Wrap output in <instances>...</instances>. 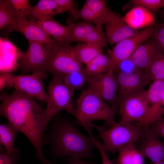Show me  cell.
<instances>
[{"label":"cell","instance_id":"6da1fadb","mask_svg":"<svg viewBox=\"0 0 164 164\" xmlns=\"http://www.w3.org/2000/svg\"><path fill=\"white\" fill-rule=\"evenodd\" d=\"M0 114L29 140L36 151V156L43 164H50L44 156L43 145L45 109L33 98L16 90L2 94Z\"/></svg>","mask_w":164,"mask_h":164},{"label":"cell","instance_id":"7a4b0ae2","mask_svg":"<svg viewBox=\"0 0 164 164\" xmlns=\"http://www.w3.org/2000/svg\"><path fill=\"white\" fill-rule=\"evenodd\" d=\"M55 155L87 158L91 155L95 140L80 133L69 121L63 120L56 126L52 133Z\"/></svg>","mask_w":164,"mask_h":164},{"label":"cell","instance_id":"3957f363","mask_svg":"<svg viewBox=\"0 0 164 164\" xmlns=\"http://www.w3.org/2000/svg\"><path fill=\"white\" fill-rule=\"evenodd\" d=\"M115 107L108 104L88 89L82 93L77 101L76 118L89 132L92 127L91 122L94 120H104L107 125L111 126L116 123Z\"/></svg>","mask_w":164,"mask_h":164},{"label":"cell","instance_id":"277c9868","mask_svg":"<svg viewBox=\"0 0 164 164\" xmlns=\"http://www.w3.org/2000/svg\"><path fill=\"white\" fill-rule=\"evenodd\" d=\"M92 126L98 130L103 142L102 147L106 152L114 153L120 148L134 145L145 135L144 128L131 122L116 123L109 129L93 124Z\"/></svg>","mask_w":164,"mask_h":164},{"label":"cell","instance_id":"5b68a950","mask_svg":"<svg viewBox=\"0 0 164 164\" xmlns=\"http://www.w3.org/2000/svg\"><path fill=\"white\" fill-rule=\"evenodd\" d=\"M48 90L44 113L46 128L52 118L62 110L67 111L76 117V109L73 103L75 91L64 83L61 76H53Z\"/></svg>","mask_w":164,"mask_h":164},{"label":"cell","instance_id":"8992f818","mask_svg":"<svg viewBox=\"0 0 164 164\" xmlns=\"http://www.w3.org/2000/svg\"><path fill=\"white\" fill-rule=\"evenodd\" d=\"M46 77L45 72L29 74L16 75L10 73L0 74V89L12 87L35 99L46 102L48 94L44 88L43 80Z\"/></svg>","mask_w":164,"mask_h":164},{"label":"cell","instance_id":"52a82bcc","mask_svg":"<svg viewBox=\"0 0 164 164\" xmlns=\"http://www.w3.org/2000/svg\"><path fill=\"white\" fill-rule=\"evenodd\" d=\"M69 44L64 43L53 48L50 53L46 65V70L53 76L85 72L83 63L70 50Z\"/></svg>","mask_w":164,"mask_h":164},{"label":"cell","instance_id":"ba28073f","mask_svg":"<svg viewBox=\"0 0 164 164\" xmlns=\"http://www.w3.org/2000/svg\"><path fill=\"white\" fill-rule=\"evenodd\" d=\"M121 122L136 121L140 126L147 118L149 110L146 91L126 97L118 102Z\"/></svg>","mask_w":164,"mask_h":164},{"label":"cell","instance_id":"9c48e42d","mask_svg":"<svg viewBox=\"0 0 164 164\" xmlns=\"http://www.w3.org/2000/svg\"><path fill=\"white\" fill-rule=\"evenodd\" d=\"M29 41V46L25 53L21 54L19 65L23 74L29 73L46 72L45 67L53 46Z\"/></svg>","mask_w":164,"mask_h":164},{"label":"cell","instance_id":"30bf717a","mask_svg":"<svg viewBox=\"0 0 164 164\" xmlns=\"http://www.w3.org/2000/svg\"><path fill=\"white\" fill-rule=\"evenodd\" d=\"M154 26H151L143 29L115 44L110 52V70H114L120 61L131 57L139 46L148 40L153 35Z\"/></svg>","mask_w":164,"mask_h":164},{"label":"cell","instance_id":"8fae6325","mask_svg":"<svg viewBox=\"0 0 164 164\" xmlns=\"http://www.w3.org/2000/svg\"><path fill=\"white\" fill-rule=\"evenodd\" d=\"M89 89L101 98L116 107L118 104V85L114 71L97 76H88Z\"/></svg>","mask_w":164,"mask_h":164},{"label":"cell","instance_id":"7c38bea8","mask_svg":"<svg viewBox=\"0 0 164 164\" xmlns=\"http://www.w3.org/2000/svg\"><path fill=\"white\" fill-rule=\"evenodd\" d=\"M115 75L118 85V104L122 99L144 90L145 86L151 82L140 69L132 72L117 73Z\"/></svg>","mask_w":164,"mask_h":164},{"label":"cell","instance_id":"4fadbf2b","mask_svg":"<svg viewBox=\"0 0 164 164\" xmlns=\"http://www.w3.org/2000/svg\"><path fill=\"white\" fill-rule=\"evenodd\" d=\"M164 90V81H153L146 91L149 110L148 116L140 127L147 128L153 122L162 119L164 114V106L162 103V96Z\"/></svg>","mask_w":164,"mask_h":164},{"label":"cell","instance_id":"5bb4252c","mask_svg":"<svg viewBox=\"0 0 164 164\" xmlns=\"http://www.w3.org/2000/svg\"><path fill=\"white\" fill-rule=\"evenodd\" d=\"M105 29L107 42L112 45L135 35L139 31L130 27L123 17L111 10L105 24Z\"/></svg>","mask_w":164,"mask_h":164},{"label":"cell","instance_id":"9a60e30c","mask_svg":"<svg viewBox=\"0 0 164 164\" xmlns=\"http://www.w3.org/2000/svg\"><path fill=\"white\" fill-rule=\"evenodd\" d=\"M6 27L7 31H17L24 35L28 41L51 45L56 48L59 47L62 44L49 36L36 21H28L20 24L10 25Z\"/></svg>","mask_w":164,"mask_h":164},{"label":"cell","instance_id":"2e32d148","mask_svg":"<svg viewBox=\"0 0 164 164\" xmlns=\"http://www.w3.org/2000/svg\"><path fill=\"white\" fill-rule=\"evenodd\" d=\"M163 55L164 53L153 37L139 46L131 57L137 67L145 70Z\"/></svg>","mask_w":164,"mask_h":164},{"label":"cell","instance_id":"e0dca14e","mask_svg":"<svg viewBox=\"0 0 164 164\" xmlns=\"http://www.w3.org/2000/svg\"><path fill=\"white\" fill-rule=\"evenodd\" d=\"M143 140L138 149L144 158H149L152 163L164 159V142L148 128H144Z\"/></svg>","mask_w":164,"mask_h":164},{"label":"cell","instance_id":"ac0fdd59","mask_svg":"<svg viewBox=\"0 0 164 164\" xmlns=\"http://www.w3.org/2000/svg\"><path fill=\"white\" fill-rule=\"evenodd\" d=\"M123 19L130 27L138 30L155 26L156 24L153 14L140 6L134 7L126 14Z\"/></svg>","mask_w":164,"mask_h":164},{"label":"cell","instance_id":"d6986e66","mask_svg":"<svg viewBox=\"0 0 164 164\" xmlns=\"http://www.w3.org/2000/svg\"><path fill=\"white\" fill-rule=\"evenodd\" d=\"M35 21L49 36L60 44L67 43L68 41L70 32L67 25L61 24L52 17L41 18Z\"/></svg>","mask_w":164,"mask_h":164},{"label":"cell","instance_id":"ffe728a7","mask_svg":"<svg viewBox=\"0 0 164 164\" xmlns=\"http://www.w3.org/2000/svg\"><path fill=\"white\" fill-rule=\"evenodd\" d=\"M58 14V5L54 0H40L36 5L31 6L28 17L29 21H35L45 17H53Z\"/></svg>","mask_w":164,"mask_h":164},{"label":"cell","instance_id":"44dd1931","mask_svg":"<svg viewBox=\"0 0 164 164\" xmlns=\"http://www.w3.org/2000/svg\"><path fill=\"white\" fill-rule=\"evenodd\" d=\"M69 47L78 59L86 65L94 57L103 53V48L95 44L84 43L74 46L69 44Z\"/></svg>","mask_w":164,"mask_h":164},{"label":"cell","instance_id":"7402d4cb","mask_svg":"<svg viewBox=\"0 0 164 164\" xmlns=\"http://www.w3.org/2000/svg\"><path fill=\"white\" fill-rule=\"evenodd\" d=\"M18 130L12 124L7 123L0 125V142L7 153L12 156H18L19 151L15 148L14 140Z\"/></svg>","mask_w":164,"mask_h":164},{"label":"cell","instance_id":"603a6c76","mask_svg":"<svg viewBox=\"0 0 164 164\" xmlns=\"http://www.w3.org/2000/svg\"><path fill=\"white\" fill-rule=\"evenodd\" d=\"M110 57L101 54L91 60L87 65L85 72L88 76H94L105 74L111 68Z\"/></svg>","mask_w":164,"mask_h":164},{"label":"cell","instance_id":"cb8c5ba5","mask_svg":"<svg viewBox=\"0 0 164 164\" xmlns=\"http://www.w3.org/2000/svg\"><path fill=\"white\" fill-rule=\"evenodd\" d=\"M70 30L69 39L67 43L74 42H82L89 33L96 29L97 25L85 22L73 23L69 20L67 22Z\"/></svg>","mask_w":164,"mask_h":164},{"label":"cell","instance_id":"d4e9b609","mask_svg":"<svg viewBox=\"0 0 164 164\" xmlns=\"http://www.w3.org/2000/svg\"><path fill=\"white\" fill-rule=\"evenodd\" d=\"M117 164H145L144 157L134 145L125 146L118 149Z\"/></svg>","mask_w":164,"mask_h":164},{"label":"cell","instance_id":"484cf974","mask_svg":"<svg viewBox=\"0 0 164 164\" xmlns=\"http://www.w3.org/2000/svg\"><path fill=\"white\" fill-rule=\"evenodd\" d=\"M89 8L97 16L102 24H106L111 10L104 0H87L84 4Z\"/></svg>","mask_w":164,"mask_h":164},{"label":"cell","instance_id":"4316f807","mask_svg":"<svg viewBox=\"0 0 164 164\" xmlns=\"http://www.w3.org/2000/svg\"><path fill=\"white\" fill-rule=\"evenodd\" d=\"M15 24H17V18L9 0H0V29L8 25Z\"/></svg>","mask_w":164,"mask_h":164},{"label":"cell","instance_id":"83f0119b","mask_svg":"<svg viewBox=\"0 0 164 164\" xmlns=\"http://www.w3.org/2000/svg\"><path fill=\"white\" fill-rule=\"evenodd\" d=\"M17 20V24L28 21V16L31 6L28 0H9Z\"/></svg>","mask_w":164,"mask_h":164},{"label":"cell","instance_id":"f1b7e54d","mask_svg":"<svg viewBox=\"0 0 164 164\" xmlns=\"http://www.w3.org/2000/svg\"><path fill=\"white\" fill-rule=\"evenodd\" d=\"M144 72L151 81H164V55L157 59Z\"/></svg>","mask_w":164,"mask_h":164},{"label":"cell","instance_id":"f546056e","mask_svg":"<svg viewBox=\"0 0 164 164\" xmlns=\"http://www.w3.org/2000/svg\"><path fill=\"white\" fill-rule=\"evenodd\" d=\"M59 76H61L64 83L74 91L81 87L85 82H87L88 77L85 71Z\"/></svg>","mask_w":164,"mask_h":164},{"label":"cell","instance_id":"4dcf8cb0","mask_svg":"<svg viewBox=\"0 0 164 164\" xmlns=\"http://www.w3.org/2000/svg\"><path fill=\"white\" fill-rule=\"evenodd\" d=\"M69 11L72 15L77 19H81L84 22L95 25H102L96 15L89 8L84 5L79 10L73 8Z\"/></svg>","mask_w":164,"mask_h":164},{"label":"cell","instance_id":"1f68e13d","mask_svg":"<svg viewBox=\"0 0 164 164\" xmlns=\"http://www.w3.org/2000/svg\"><path fill=\"white\" fill-rule=\"evenodd\" d=\"M82 42L96 44L102 48L106 47L107 42L102 26L97 25L96 29L89 33Z\"/></svg>","mask_w":164,"mask_h":164},{"label":"cell","instance_id":"d6a6232c","mask_svg":"<svg viewBox=\"0 0 164 164\" xmlns=\"http://www.w3.org/2000/svg\"><path fill=\"white\" fill-rule=\"evenodd\" d=\"M131 1L134 7H143L151 12L154 15L164 7V0H133Z\"/></svg>","mask_w":164,"mask_h":164},{"label":"cell","instance_id":"836d02e7","mask_svg":"<svg viewBox=\"0 0 164 164\" xmlns=\"http://www.w3.org/2000/svg\"><path fill=\"white\" fill-rule=\"evenodd\" d=\"M139 69L130 57L120 61L116 67L114 71H116L117 73H127L135 71Z\"/></svg>","mask_w":164,"mask_h":164},{"label":"cell","instance_id":"e575fe53","mask_svg":"<svg viewBox=\"0 0 164 164\" xmlns=\"http://www.w3.org/2000/svg\"><path fill=\"white\" fill-rule=\"evenodd\" d=\"M153 38L164 53V22L156 24L154 26Z\"/></svg>","mask_w":164,"mask_h":164},{"label":"cell","instance_id":"d590c367","mask_svg":"<svg viewBox=\"0 0 164 164\" xmlns=\"http://www.w3.org/2000/svg\"><path fill=\"white\" fill-rule=\"evenodd\" d=\"M147 128L158 137L164 139V118L156 121Z\"/></svg>","mask_w":164,"mask_h":164},{"label":"cell","instance_id":"8d00e7d4","mask_svg":"<svg viewBox=\"0 0 164 164\" xmlns=\"http://www.w3.org/2000/svg\"><path fill=\"white\" fill-rule=\"evenodd\" d=\"M56 3L59 10V14L70 11L73 8L74 1L72 0H54Z\"/></svg>","mask_w":164,"mask_h":164},{"label":"cell","instance_id":"74e56055","mask_svg":"<svg viewBox=\"0 0 164 164\" xmlns=\"http://www.w3.org/2000/svg\"><path fill=\"white\" fill-rule=\"evenodd\" d=\"M18 156H13L1 152L0 164H15L18 160Z\"/></svg>","mask_w":164,"mask_h":164},{"label":"cell","instance_id":"f35d334b","mask_svg":"<svg viewBox=\"0 0 164 164\" xmlns=\"http://www.w3.org/2000/svg\"><path fill=\"white\" fill-rule=\"evenodd\" d=\"M95 143L96 147L100 151L102 160V164H113L108 158L107 153L102 146V145L98 140H95Z\"/></svg>","mask_w":164,"mask_h":164},{"label":"cell","instance_id":"ab89813d","mask_svg":"<svg viewBox=\"0 0 164 164\" xmlns=\"http://www.w3.org/2000/svg\"><path fill=\"white\" fill-rule=\"evenodd\" d=\"M81 158L71 157L68 160L69 164H90L82 160Z\"/></svg>","mask_w":164,"mask_h":164},{"label":"cell","instance_id":"60d3db41","mask_svg":"<svg viewBox=\"0 0 164 164\" xmlns=\"http://www.w3.org/2000/svg\"><path fill=\"white\" fill-rule=\"evenodd\" d=\"M159 17L163 20L164 21V7L159 13Z\"/></svg>","mask_w":164,"mask_h":164},{"label":"cell","instance_id":"b9f144b4","mask_svg":"<svg viewBox=\"0 0 164 164\" xmlns=\"http://www.w3.org/2000/svg\"><path fill=\"white\" fill-rule=\"evenodd\" d=\"M162 105L164 106V90L163 91L162 96Z\"/></svg>","mask_w":164,"mask_h":164},{"label":"cell","instance_id":"7bdbcfd3","mask_svg":"<svg viewBox=\"0 0 164 164\" xmlns=\"http://www.w3.org/2000/svg\"><path fill=\"white\" fill-rule=\"evenodd\" d=\"M152 164H164V159L161 161L152 163Z\"/></svg>","mask_w":164,"mask_h":164}]
</instances>
